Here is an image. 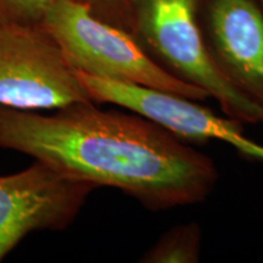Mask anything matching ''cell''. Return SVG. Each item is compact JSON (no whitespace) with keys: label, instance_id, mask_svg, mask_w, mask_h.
<instances>
[{"label":"cell","instance_id":"6da1fadb","mask_svg":"<svg viewBox=\"0 0 263 263\" xmlns=\"http://www.w3.org/2000/svg\"><path fill=\"white\" fill-rule=\"evenodd\" d=\"M0 147L68 178L112 186L153 211L202 202L218 173L209 156L138 114L74 104L54 115L0 105Z\"/></svg>","mask_w":263,"mask_h":263},{"label":"cell","instance_id":"7a4b0ae2","mask_svg":"<svg viewBox=\"0 0 263 263\" xmlns=\"http://www.w3.org/2000/svg\"><path fill=\"white\" fill-rule=\"evenodd\" d=\"M197 5L199 0H133L130 33L164 70L216 99L226 116L263 123V108L230 82L205 43Z\"/></svg>","mask_w":263,"mask_h":263},{"label":"cell","instance_id":"3957f363","mask_svg":"<svg viewBox=\"0 0 263 263\" xmlns=\"http://www.w3.org/2000/svg\"><path fill=\"white\" fill-rule=\"evenodd\" d=\"M76 71L203 101L205 91L157 64L127 29L94 15L77 0H58L39 25Z\"/></svg>","mask_w":263,"mask_h":263},{"label":"cell","instance_id":"277c9868","mask_svg":"<svg viewBox=\"0 0 263 263\" xmlns=\"http://www.w3.org/2000/svg\"><path fill=\"white\" fill-rule=\"evenodd\" d=\"M94 103L77 71L41 26L0 25V105L59 110Z\"/></svg>","mask_w":263,"mask_h":263},{"label":"cell","instance_id":"5b68a950","mask_svg":"<svg viewBox=\"0 0 263 263\" xmlns=\"http://www.w3.org/2000/svg\"><path fill=\"white\" fill-rule=\"evenodd\" d=\"M91 100L115 104L149 118L179 139L193 141L218 140L235 147L252 160L263 161V145L245 137L241 122L222 117L199 103L143 85L107 80L77 71Z\"/></svg>","mask_w":263,"mask_h":263},{"label":"cell","instance_id":"8992f818","mask_svg":"<svg viewBox=\"0 0 263 263\" xmlns=\"http://www.w3.org/2000/svg\"><path fill=\"white\" fill-rule=\"evenodd\" d=\"M94 189L41 161L0 177V261L29 233L67 228Z\"/></svg>","mask_w":263,"mask_h":263},{"label":"cell","instance_id":"52a82bcc","mask_svg":"<svg viewBox=\"0 0 263 263\" xmlns=\"http://www.w3.org/2000/svg\"><path fill=\"white\" fill-rule=\"evenodd\" d=\"M209 28L223 72L263 108V9L257 0H211Z\"/></svg>","mask_w":263,"mask_h":263},{"label":"cell","instance_id":"ba28073f","mask_svg":"<svg viewBox=\"0 0 263 263\" xmlns=\"http://www.w3.org/2000/svg\"><path fill=\"white\" fill-rule=\"evenodd\" d=\"M200 248L201 228L195 222L185 223L164 233L141 261L147 263H195L199 262Z\"/></svg>","mask_w":263,"mask_h":263},{"label":"cell","instance_id":"9c48e42d","mask_svg":"<svg viewBox=\"0 0 263 263\" xmlns=\"http://www.w3.org/2000/svg\"><path fill=\"white\" fill-rule=\"evenodd\" d=\"M58 0H0V25L39 26Z\"/></svg>","mask_w":263,"mask_h":263},{"label":"cell","instance_id":"30bf717a","mask_svg":"<svg viewBox=\"0 0 263 263\" xmlns=\"http://www.w3.org/2000/svg\"><path fill=\"white\" fill-rule=\"evenodd\" d=\"M98 17L130 32L133 0H77Z\"/></svg>","mask_w":263,"mask_h":263},{"label":"cell","instance_id":"8fae6325","mask_svg":"<svg viewBox=\"0 0 263 263\" xmlns=\"http://www.w3.org/2000/svg\"><path fill=\"white\" fill-rule=\"evenodd\" d=\"M257 2L259 3V5H261V8L263 9V0H257Z\"/></svg>","mask_w":263,"mask_h":263}]
</instances>
